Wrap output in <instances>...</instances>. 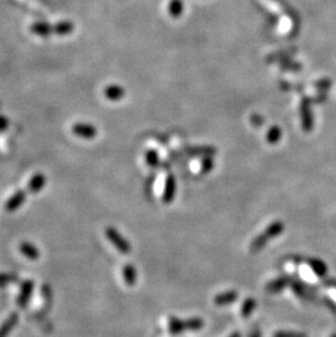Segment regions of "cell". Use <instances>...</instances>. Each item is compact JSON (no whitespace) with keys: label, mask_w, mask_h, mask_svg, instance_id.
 <instances>
[{"label":"cell","mask_w":336,"mask_h":337,"mask_svg":"<svg viewBox=\"0 0 336 337\" xmlns=\"http://www.w3.org/2000/svg\"><path fill=\"white\" fill-rule=\"evenodd\" d=\"M122 277H124L125 283L128 286H134L136 283L137 273L135 268L132 264H126L122 268Z\"/></svg>","instance_id":"obj_15"},{"label":"cell","mask_w":336,"mask_h":337,"mask_svg":"<svg viewBox=\"0 0 336 337\" xmlns=\"http://www.w3.org/2000/svg\"><path fill=\"white\" fill-rule=\"evenodd\" d=\"M19 249L20 252L30 260H37L39 258V250L34 245L28 243V241H24V243L20 245Z\"/></svg>","instance_id":"obj_13"},{"label":"cell","mask_w":336,"mask_h":337,"mask_svg":"<svg viewBox=\"0 0 336 337\" xmlns=\"http://www.w3.org/2000/svg\"><path fill=\"white\" fill-rule=\"evenodd\" d=\"M122 91L118 87H109L105 90V96L109 99H118L121 97Z\"/></svg>","instance_id":"obj_21"},{"label":"cell","mask_w":336,"mask_h":337,"mask_svg":"<svg viewBox=\"0 0 336 337\" xmlns=\"http://www.w3.org/2000/svg\"><path fill=\"white\" fill-rule=\"evenodd\" d=\"M176 194V179L172 175H168L165 183L164 193H163V202L169 204L175 199Z\"/></svg>","instance_id":"obj_5"},{"label":"cell","mask_w":336,"mask_h":337,"mask_svg":"<svg viewBox=\"0 0 336 337\" xmlns=\"http://www.w3.org/2000/svg\"><path fill=\"white\" fill-rule=\"evenodd\" d=\"M72 132L76 135V137H79L81 139L92 140L96 137V134H98V130H96V128L93 124L79 123L72 125Z\"/></svg>","instance_id":"obj_3"},{"label":"cell","mask_w":336,"mask_h":337,"mask_svg":"<svg viewBox=\"0 0 336 337\" xmlns=\"http://www.w3.org/2000/svg\"><path fill=\"white\" fill-rule=\"evenodd\" d=\"M272 337H307L304 333L299 332H289V331H277L275 332Z\"/></svg>","instance_id":"obj_22"},{"label":"cell","mask_w":336,"mask_h":337,"mask_svg":"<svg viewBox=\"0 0 336 337\" xmlns=\"http://www.w3.org/2000/svg\"><path fill=\"white\" fill-rule=\"evenodd\" d=\"M157 162H159V157H157V154L155 151H150L149 153L146 154V163L151 167H155L157 165Z\"/></svg>","instance_id":"obj_23"},{"label":"cell","mask_w":336,"mask_h":337,"mask_svg":"<svg viewBox=\"0 0 336 337\" xmlns=\"http://www.w3.org/2000/svg\"><path fill=\"white\" fill-rule=\"evenodd\" d=\"M290 283H292V278L288 277V276H281V277L269 281V283L266 286V289L269 291V293L276 294L286 288L288 285H290Z\"/></svg>","instance_id":"obj_7"},{"label":"cell","mask_w":336,"mask_h":337,"mask_svg":"<svg viewBox=\"0 0 336 337\" xmlns=\"http://www.w3.org/2000/svg\"><path fill=\"white\" fill-rule=\"evenodd\" d=\"M203 326H204V322L200 318H190L188 320H185V328L186 331L197 332L200 331Z\"/></svg>","instance_id":"obj_18"},{"label":"cell","mask_w":336,"mask_h":337,"mask_svg":"<svg viewBox=\"0 0 336 337\" xmlns=\"http://www.w3.org/2000/svg\"><path fill=\"white\" fill-rule=\"evenodd\" d=\"M25 199H27V194H25L24 191H17L6 202V210L8 212H14V211L19 210L25 202Z\"/></svg>","instance_id":"obj_8"},{"label":"cell","mask_w":336,"mask_h":337,"mask_svg":"<svg viewBox=\"0 0 336 337\" xmlns=\"http://www.w3.org/2000/svg\"><path fill=\"white\" fill-rule=\"evenodd\" d=\"M9 127V120L4 116H0V131H4Z\"/></svg>","instance_id":"obj_26"},{"label":"cell","mask_w":336,"mask_h":337,"mask_svg":"<svg viewBox=\"0 0 336 337\" xmlns=\"http://www.w3.org/2000/svg\"><path fill=\"white\" fill-rule=\"evenodd\" d=\"M331 337H336V334H333L332 336H331Z\"/></svg>","instance_id":"obj_30"},{"label":"cell","mask_w":336,"mask_h":337,"mask_svg":"<svg viewBox=\"0 0 336 337\" xmlns=\"http://www.w3.org/2000/svg\"><path fill=\"white\" fill-rule=\"evenodd\" d=\"M257 306V301L254 300L253 298H247L246 300L243 301L242 306H241V316L244 319H247L250 316L253 312V310L256 309Z\"/></svg>","instance_id":"obj_17"},{"label":"cell","mask_w":336,"mask_h":337,"mask_svg":"<svg viewBox=\"0 0 336 337\" xmlns=\"http://www.w3.org/2000/svg\"><path fill=\"white\" fill-rule=\"evenodd\" d=\"M105 236L121 254H129L131 252V245L129 244V241L116 228L107 227L105 229Z\"/></svg>","instance_id":"obj_2"},{"label":"cell","mask_w":336,"mask_h":337,"mask_svg":"<svg viewBox=\"0 0 336 337\" xmlns=\"http://www.w3.org/2000/svg\"><path fill=\"white\" fill-rule=\"evenodd\" d=\"M290 285H292L294 293L298 297H300V298H307V291H305L304 286L300 283V281L292 279V283H290Z\"/></svg>","instance_id":"obj_20"},{"label":"cell","mask_w":336,"mask_h":337,"mask_svg":"<svg viewBox=\"0 0 336 337\" xmlns=\"http://www.w3.org/2000/svg\"><path fill=\"white\" fill-rule=\"evenodd\" d=\"M74 31V24L71 21H59L53 27V34L58 36H67Z\"/></svg>","instance_id":"obj_10"},{"label":"cell","mask_w":336,"mask_h":337,"mask_svg":"<svg viewBox=\"0 0 336 337\" xmlns=\"http://www.w3.org/2000/svg\"><path fill=\"white\" fill-rule=\"evenodd\" d=\"M249 337H262L261 336V332H260V330L258 328L257 329H253L251 331L250 335H249Z\"/></svg>","instance_id":"obj_28"},{"label":"cell","mask_w":336,"mask_h":337,"mask_svg":"<svg viewBox=\"0 0 336 337\" xmlns=\"http://www.w3.org/2000/svg\"><path fill=\"white\" fill-rule=\"evenodd\" d=\"M34 290V283L32 280H25L21 285V289H20V294L18 296L17 304L20 308H25L28 306L29 301L32 297Z\"/></svg>","instance_id":"obj_4"},{"label":"cell","mask_w":336,"mask_h":337,"mask_svg":"<svg viewBox=\"0 0 336 337\" xmlns=\"http://www.w3.org/2000/svg\"><path fill=\"white\" fill-rule=\"evenodd\" d=\"M324 285H327L328 287L336 288V279H327L324 281Z\"/></svg>","instance_id":"obj_27"},{"label":"cell","mask_w":336,"mask_h":337,"mask_svg":"<svg viewBox=\"0 0 336 337\" xmlns=\"http://www.w3.org/2000/svg\"><path fill=\"white\" fill-rule=\"evenodd\" d=\"M19 321V316L17 313H12L11 315H9L6 319V321L0 325V337H8L14 326L17 325Z\"/></svg>","instance_id":"obj_11"},{"label":"cell","mask_w":336,"mask_h":337,"mask_svg":"<svg viewBox=\"0 0 336 337\" xmlns=\"http://www.w3.org/2000/svg\"><path fill=\"white\" fill-rule=\"evenodd\" d=\"M18 280V276L12 273H0V288L7 287L9 284L15 283Z\"/></svg>","instance_id":"obj_19"},{"label":"cell","mask_w":336,"mask_h":337,"mask_svg":"<svg viewBox=\"0 0 336 337\" xmlns=\"http://www.w3.org/2000/svg\"><path fill=\"white\" fill-rule=\"evenodd\" d=\"M278 139H279V131H278L277 129H274V130H272L271 132L269 133V141L271 143L277 142Z\"/></svg>","instance_id":"obj_25"},{"label":"cell","mask_w":336,"mask_h":337,"mask_svg":"<svg viewBox=\"0 0 336 337\" xmlns=\"http://www.w3.org/2000/svg\"><path fill=\"white\" fill-rule=\"evenodd\" d=\"M284 229H285V224L281 222V220H275V222L269 224L266 230H263L261 234L257 236V237L251 241V245H250L251 252L252 253L260 252V251L266 247L269 240L278 237V236L283 233Z\"/></svg>","instance_id":"obj_1"},{"label":"cell","mask_w":336,"mask_h":337,"mask_svg":"<svg viewBox=\"0 0 336 337\" xmlns=\"http://www.w3.org/2000/svg\"><path fill=\"white\" fill-rule=\"evenodd\" d=\"M168 331L172 335L181 334L182 332L186 331L185 328V321L176 318V316H170L168 320Z\"/></svg>","instance_id":"obj_16"},{"label":"cell","mask_w":336,"mask_h":337,"mask_svg":"<svg viewBox=\"0 0 336 337\" xmlns=\"http://www.w3.org/2000/svg\"><path fill=\"white\" fill-rule=\"evenodd\" d=\"M30 31L38 37H48L53 34V27L47 22L37 21L31 25Z\"/></svg>","instance_id":"obj_6"},{"label":"cell","mask_w":336,"mask_h":337,"mask_svg":"<svg viewBox=\"0 0 336 337\" xmlns=\"http://www.w3.org/2000/svg\"><path fill=\"white\" fill-rule=\"evenodd\" d=\"M307 262L313 271V273L319 276V277H325V276H327L328 266L323 261H321L320 259H308Z\"/></svg>","instance_id":"obj_12"},{"label":"cell","mask_w":336,"mask_h":337,"mask_svg":"<svg viewBox=\"0 0 336 337\" xmlns=\"http://www.w3.org/2000/svg\"><path fill=\"white\" fill-rule=\"evenodd\" d=\"M229 337H241V334L238 333V332H235V333H233Z\"/></svg>","instance_id":"obj_29"},{"label":"cell","mask_w":336,"mask_h":337,"mask_svg":"<svg viewBox=\"0 0 336 337\" xmlns=\"http://www.w3.org/2000/svg\"><path fill=\"white\" fill-rule=\"evenodd\" d=\"M237 298H238V293L236 290H227L214 297V304L218 306H228V305H232L233 303H235Z\"/></svg>","instance_id":"obj_9"},{"label":"cell","mask_w":336,"mask_h":337,"mask_svg":"<svg viewBox=\"0 0 336 337\" xmlns=\"http://www.w3.org/2000/svg\"><path fill=\"white\" fill-rule=\"evenodd\" d=\"M214 168V162L211 158H205L203 159V162L201 164V170L202 173H208Z\"/></svg>","instance_id":"obj_24"},{"label":"cell","mask_w":336,"mask_h":337,"mask_svg":"<svg viewBox=\"0 0 336 337\" xmlns=\"http://www.w3.org/2000/svg\"><path fill=\"white\" fill-rule=\"evenodd\" d=\"M46 184V178L43 174L34 175L31 180L29 181V191L31 193H38L40 190L44 188Z\"/></svg>","instance_id":"obj_14"}]
</instances>
